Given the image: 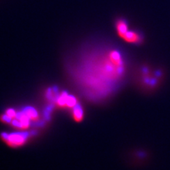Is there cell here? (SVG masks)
I'll return each instance as SVG.
<instances>
[{
  "instance_id": "8",
  "label": "cell",
  "mask_w": 170,
  "mask_h": 170,
  "mask_svg": "<svg viewBox=\"0 0 170 170\" xmlns=\"http://www.w3.org/2000/svg\"><path fill=\"white\" fill-rule=\"evenodd\" d=\"M16 114H17V113H16V111L14 110V109H7V110H6V115H7L8 116L10 117L11 118H12V119H14V118L16 117Z\"/></svg>"
},
{
  "instance_id": "5",
  "label": "cell",
  "mask_w": 170,
  "mask_h": 170,
  "mask_svg": "<svg viewBox=\"0 0 170 170\" xmlns=\"http://www.w3.org/2000/svg\"><path fill=\"white\" fill-rule=\"evenodd\" d=\"M72 109L73 118L75 119V121H76L77 122L81 121L83 119V110L82 109V107L79 105H78V104H77Z\"/></svg>"
},
{
  "instance_id": "1",
  "label": "cell",
  "mask_w": 170,
  "mask_h": 170,
  "mask_svg": "<svg viewBox=\"0 0 170 170\" xmlns=\"http://www.w3.org/2000/svg\"><path fill=\"white\" fill-rule=\"evenodd\" d=\"M72 68L73 77L87 97L101 100L117 89L126 72L123 54L111 47L84 50Z\"/></svg>"
},
{
  "instance_id": "7",
  "label": "cell",
  "mask_w": 170,
  "mask_h": 170,
  "mask_svg": "<svg viewBox=\"0 0 170 170\" xmlns=\"http://www.w3.org/2000/svg\"><path fill=\"white\" fill-rule=\"evenodd\" d=\"M77 99H75L73 96L68 95V99H67L66 106H68L69 108H73L77 105Z\"/></svg>"
},
{
  "instance_id": "6",
  "label": "cell",
  "mask_w": 170,
  "mask_h": 170,
  "mask_svg": "<svg viewBox=\"0 0 170 170\" xmlns=\"http://www.w3.org/2000/svg\"><path fill=\"white\" fill-rule=\"evenodd\" d=\"M24 114L29 117V118L30 120H37L38 118V112L36 111L35 109L31 107H28L26 108V109H24Z\"/></svg>"
},
{
  "instance_id": "2",
  "label": "cell",
  "mask_w": 170,
  "mask_h": 170,
  "mask_svg": "<svg viewBox=\"0 0 170 170\" xmlns=\"http://www.w3.org/2000/svg\"><path fill=\"white\" fill-rule=\"evenodd\" d=\"M164 73L160 70L143 65L138 72V84L145 92H153L159 88L164 79Z\"/></svg>"
},
{
  "instance_id": "3",
  "label": "cell",
  "mask_w": 170,
  "mask_h": 170,
  "mask_svg": "<svg viewBox=\"0 0 170 170\" xmlns=\"http://www.w3.org/2000/svg\"><path fill=\"white\" fill-rule=\"evenodd\" d=\"M115 28L118 36L128 43L139 45L143 42V36L136 31L130 30L128 24L125 19H117L115 22Z\"/></svg>"
},
{
  "instance_id": "4",
  "label": "cell",
  "mask_w": 170,
  "mask_h": 170,
  "mask_svg": "<svg viewBox=\"0 0 170 170\" xmlns=\"http://www.w3.org/2000/svg\"><path fill=\"white\" fill-rule=\"evenodd\" d=\"M1 139L9 146L13 148L20 147L24 145L26 141L29 133H2L1 135Z\"/></svg>"
}]
</instances>
